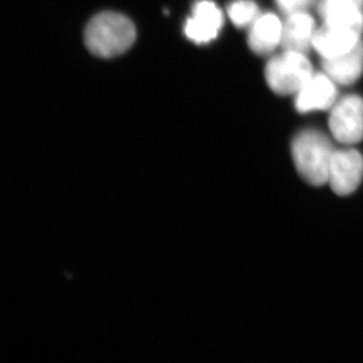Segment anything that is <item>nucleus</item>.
<instances>
[{"instance_id": "nucleus-1", "label": "nucleus", "mask_w": 363, "mask_h": 363, "mask_svg": "<svg viewBox=\"0 0 363 363\" xmlns=\"http://www.w3.org/2000/svg\"><path fill=\"white\" fill-rule=\"evenodd\" d=\"M136 39L135 26L123 14L98 13L85 28L84 42L91 54L100 58H114L128 51Z\"/></svg>"}, {"instance_id": "nucleus-2", "label": "nucleus", "mask_w": 363, "mask_h": 363, "mask_svg": "<svg viewBox=\"0 0 363 363\" xmlns=\"http://www.w3.org/2000/svg\"><path fill=\"white\" fill-rule=\"evenodd\" d=\"M334 152L330 140L318 130L302 131L292 143L293 159L298 174L314 186L327 183Z\"/></svg>"}, {"instance_id": "nucleus-3", "label": "nucleus", "mask_w": 363, "mask_h": 363, "mask_svg": "<svg viewBox=\"0 0 363 363\" xmlns=\"http://www.w3.org/2000/svg\"><path fill=\"white\" fill-rule=\"evenodd\" d=\"M314 74L304 52L286 51L267 62V85L279 95L296 94Z\"/></svg>"}, {"instance_id": "nucleus-4", "label": "nucleus", "mask_w": 363, "mask_h": 363, "mask_svg": "<svg viewBox=\"0 0 363 363\" xmlns=\"http://www.w3.org/2000/svg\"><path fill=\"white\" fill-rule=\"evenodd\" d=\"M332 135L343 145H354L363 140V99L358 95L344 96L332 106L329 116Z\"/></svg>"}, {"instance_id": "nucleus-5", "label": "nucleus", "mask_w": 363, "mask_h": 363, "mask_svg": "<svg viewBox=\"0 0 363 363\" xmlns=\"http://www.w3.org/2000/svg\"><path fill=\"white\" fill-rule=\"evenodd\" d=\"M363 179V157L357 150H335L329 166L327 183L337 195L354 192Z\"/></svg>"}, {"instance_id": "nucleus-6", "label": "nucleus", "mask_w": 363, "mask_h": 363, "mask_svg": "<svg viewBox=\"0 0 363 363\" xmlns=\"http://www.w3.org/2000/svg\"><path fill=\"white\" fill-rule=\"evenodd\" d=\"M223 23V13L215 2L199 0L186 21L184 33L195 44L205 45L218 37Z\"/></svg>"}, {"instance_id": "nucleus-7", "label": "nucleus", "mask_w": 363, "mask_h": 363, "mask_svg": "<svg viewBox=\"0 0 363 363\" xmlns=\"http://www.w3.org/2000/svg\"><path fill=\"white\" fill-rule=\"evenodd\" d=\"M337 101L336 83L326 73L313 74L296 93L295 106L301 113L332 108Z\"/></svg>"}, {"instance_id": "nucleus-8", "label": "nucleus", "mask_w": 363, "mask_h": 363, "mask_svg": "<svg viewBox=\"0 0 363 363\" xmlns=\"http://www.w3.org/2000/svg\"><path fill=\"white\" fill-rule=\"evenodd\" d=\"M362 33L353 28L324 23L318 28L313 48L322 59H331L350 51L362 40Z\"/></svg>"}, {"instance_id": "nucleus-9", "label": "nucleus", "mask_w": 363, "mask_h": 363, "mask_svg": "<svg viewBox=\"0 0 363 363\" xmlns=\"http://www.w3.org/2000/svg\"><path fill=\"white\" fill-rule=\"evenodd\" d=\"M316 30L314 18L307 11L288 14L285 23H283L281 45L286 51L306 54L313 47Z\"/></svg>"}, {"instance_id": "nucleus-10", "label": "nucleus", "mask_w": 363, "mask_h": 363, "mask_svg": "<svg viewBox=\"0 0 363 363\" xmlns=\"http://www.w3.org/2000/svg\"><path fill=\"white\" fill-rule=\"evenodd\" d=\"M247 43L250 50L257 55L271 54L281 45L283 23L274 13H260L250 26Z\"/></svg>"}, {"instance_id": "nucleus-11", "label": "nucleus", "mask_w": 363, "mask_h": 363, "mask_svg": "<svg viewBox=\"0 0 363 363\" xmlns=\"http://www.w3.org/2000/svg\"><path fill=\"white\" fill-rule=\"evenodd\" d=\"M318 11L324 23L363 33V0H320Z\"/></svg>"}, {"instance_id": "nucleus-12", "label": "nucleus", "mask_w": 363, "mask_h": 363, "mask_svg": "<svg viewBox=\"0 0 363 363\" xmlns=\"http://www.w3.org/2000/svg\"><path fill=\"white\" fill-rule=\"evenodd\" d=\"M322 66L336 84H352L363 72V40L340 56L322 60Z\"/></svg>"}, {"instance_id": "nucleus-13", "label": "nucleus", "mask_w": 363, "mask_h": 363, "mask_svg": "<svg viewBox=\"0 0 363 363\" xmlns=\"http://www.w3.org/2000/svg\"><path fill=\"white\" fill-rule=\"evenodd\" d=\"M227 14L234 26L250 28L260 16L259 7L253 0H233L227 6Z\"/></svg>"}, {"instance_id": "nucleus-14", "label": "nucleus", "mask_w": 363, "mask_h": 363, "mask_svg": "<svg viewBox=\"0 0 363 363\" xmlns=\"http://www.w3.org/2000/svg\"><path fill=\"white\" fill-rule=\"evenodd\" d=\"M313 2L314 0H276L279 9L286 14L305 11Z\"/></svg>"}]
</instances>
